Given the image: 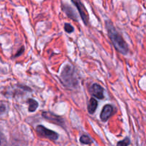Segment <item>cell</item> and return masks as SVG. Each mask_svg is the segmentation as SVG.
Segmentation results:
<instances>
[{"label":"cell","mask_w":146,"mask_h":146,"mask_svg":"<svg viewBox=\"0 0 146 146\" xmlns=\"http://www.w3.org/2000/svg\"><path fill=\"white\" fill-rule=\"evenodd\" d=\"M7 110V107H6L5 104L3 103H0V114L4 113Z\"/></svg>","instance_id":"9a60e30c"},{"label":"cell","mask_w":146,"mask_h":146,"mask_svg":"<svg viewBox=\"0 0 146 146\" xmlns=\"http://www.w3.org/2000/svg\"><path fill=\"white\" fill-rule=\"evenodd\" d=\"M7 143L4 134L0 131V146H7Z\"/></svg>","instance_id":"7c38bea8"},{"label":"cell","mask_w":146,"mask_h":146,"mask_svg":"<svg viewBox=\"0 0 146 146\" xmlns=\"http://www.w3.org/2000/svg\"><path fill=\"white\" fill-rule=\"evenodd\" d=\"M71 1H72L73 4L76 7L77 9H78V12H79L80 14V16H81V19H82L84 24H85L86 25H87L88 22V15L85 7L84 6V4L81 3V1H80V0H71Z\"/></svg>","instance_id":"3957f363"},{"label":"cell","mask_w":146,"mask_h":146,"mask_svg":"<svg viewBox=\"0 0 146 146\" xmlns=\"http://www.w3.org/2000/svg\"><path fill=\"white\" fill-rule=\"evenodd\" d=\"M64 29L67 33H71L72 31H74V27L70 24H66L64 25Z\"/></svg>","instance_id":"5bb4252c"},{"label":"cell","mask_w":146,"mask_h":146,"mask_svg":"<svg viewBox=\"0 0 146 146\" xmlns=\"http://www.w3.org/2000/svg\"><path fill=\"white\" fill-rule=\"evenodd\" d=\"M91 92H92L93 95L96 97L97 98H98V99H102V98H104V88L101 86L98 85V84H94L93 85Z\"/></svg>","instance_id":"52a82bcc"},{"label":"cell","mask_w":146,"mask_h":146,"mask_svg":"<svg viewBox=\"0 0 146 146\" xmlns=\"http://www.w3.org/2000/svg\"><path fill=\"white\" fill-rule=\"evenodd\" d=\"M64 10L65 11L66 14L68 17L74 19H76V14L75 13H74V11H73L72 9H71V7H70L69 6L66 5L64 8Z\"/></svg>","instance_id":"30bf717a"},{"label":"cell","mask_w":146,"mask_h":146,"mask_svg":"<svg viewBox=\"0 0 146 146\" xmlns=\"http://www.w3.org/2000/svg\"><path fill=\"white\" fill-rule=\"evenodd\" d=\"M73 72L72 68L70 66L66 67L64 71L61 74V78L64 81L66 84H68V86H71V84H74L73 83Z\"/></svg>","instance_id":"277c9868"},{"label":"cell","mask_w":146,"mask_h":146,"mask_svg":"<svg viewBox=\"0 0 146 146\" xmlns=\"http://www.w3.org/2000/svg\"><path fill=\"white\" fill-rule=\"evenodd\" d=\"M130 143V140L128 139V138H125V140L122 141H120L118 144H117V146H128Z\"/></svg>","instance_id":"4fadbf2b"},{"label":"cell","mask_w":146,"mask_h":146,"mask_svg":"<svg viewBox=\"0 0 146 146\" xmlns=\"http://www.w3.org/2000/svg\"><path fill=\"white\" fill-rule=\"evenodd\" d=\"M107 30H108V36L112 41L113 44L115 48L123 54H126L128 52V47L127 44L121 34L115 30V27L112 24L111 21H107L106 23Z\"/></svg>","instance_id":"6da1fadb"},{"label":"cell","mask_w":146,"mask_h":146,"mask_svg":"<svg viewBox=\"0 0 146 146\" xmlns=\"http://www.w3.org/2000/svg\"><path fill=\"white\" fill-rule=\"evenodd\" d=\"M42 115L46 119L48 120V121H51L54 123L57 124L58 125H63L64 124V121L61 117L58 116L56 115H54L52 113L44 112L42 113Z\"/></svg>","instance_id":"5b68a950"},{"label":"cell","mask_w":146,"mask_h":146,"mask_svg":"<svg viewBox=\"0 0 146 146\" xmlns=\"http://www.w3.org/2000/svg\"><path fill=\"white\" fill-rule=\"evenodd\" d=\"M36 130V132L38 135L42 137H44V138H48V139L53 140V141L57 140L58 138V135L56 133L51 131V130L48 129V128H45V127L42 126V125L37 126Z\"/></svg>","instance_id":"7a4b0ae2"},{"label":"cell","mask_w":146,"mask_h":146,"mask_svg":"<svg viewBox=\"0 0 146 146\" xmlns=\"http://www.w3.org/2000/svg\"><path fill=\"white\" fill-rule=\"evenodd\" d=\"M113 112V107L111 105H106L102 110L101 113V119L103 121H106L110 116L111 115Z\"/></svg>","instance_id":"8992f818"},{"label":"cell","mask_w":146,"mask_h":146,"mask_svg":"<svg viewBox=\"0 0 146 146\" xmlns=\"http://www.w3.org/2000/svg\"><path fill=\"white\" fill-rule=\"evenodd\" d=\"M80 141H81V143L84 144H91L92 143V141H91V138L88 136V135H84L81 137L80 138Z\"/></svg>","instance_id":"8fae6325"},{"label":"cell","mask_w":146,"mask_h":146,"mask_svg":"<svg viewBox=\"0 0 146 146\" xmlns=\"http://www.w3.org/2000/svg\"><path fill=\"white\" fill-rule=\"evenodd\" d=\"M23 50H24V47H22V48H21V50L20 49V50H19V52L17 53V54H16V56H19L20 54H22V52H23Z\"/></svg>","instance_id":"2e32d148"},{"label":"cell","mask_w":146,"mask_h":146,"mask_svg":"<svg viewBox=\"0 0 146 146\" xmlns=\"http://www.w3.org/2000/svg\"><path fill=\"white\" fill-rule=\"evenodd\" d=\"M28 104H29V111L30 112H34L36 110L37 107H38V103L34 99H29L28 100Z\"/></svg>","instance_id":"9c48e42d"},{"label":"cell","mask_w":146,"mask_h":146,"mask_svg":"<svg viewBox=\"0 0 146 146\" xmlns=\"http://www.w3.org/2000/svg\"><path fill=\"white\" fill-rule=\"evenodd\" d=\"M97 107H98V102H97V101L95 98H91V99H90L88 106V113L91 114H93L96 111Z\"/></svg>","instance_id":"ba28073f"}]
</instances>
